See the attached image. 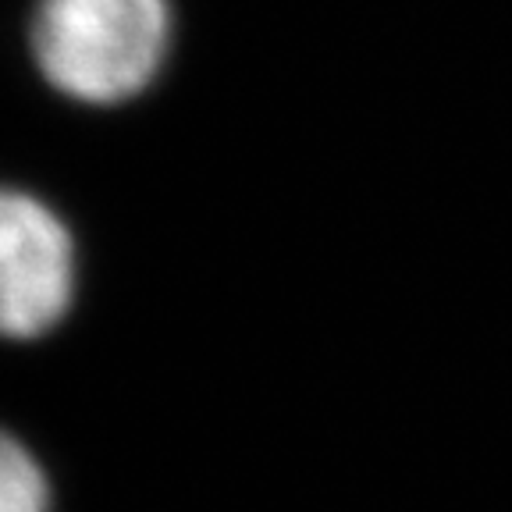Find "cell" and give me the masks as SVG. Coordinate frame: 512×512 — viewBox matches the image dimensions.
Listing matches in <instances>:
<instances>
[{"label":"cell","instance_id":"cell-1","mask_svg":"<svg viewBox=\"0 0 512 512\" xmlns=\"http://www.w3.org/2000/svg\"><path fill=\"white\" fill-rule=\"evenodd\" d=\"M29 47L40 75L79 104L139 96L171 50V0H36Z\"/></svg>","mask_w":512,"mask_h":512},{"label":"cell","instance_id":"cell-2","mask_svg":"<svg viewBox=\"0 0 512 512\" xmlns=\"http://www.w3.org/2000/svg\"><path fill=\"white\" fill-rule=\"evenodd\" d=\"M75 299V242L54 207L0 185V335L29 342L64 320Z\"/></svg>","mask_w":512,"mask_h":512},{"label":"cell","instance_id":"cell-3","mask_svg":"<svg viewBox=\"0 0 512 512\" xmlns=\"http://www.w3.org/2000/svg\"><path fill=\"white\" fill-rule=\"evenodd\" d=\"M0 512H54L47 470L8 431H0Z\"/></svg>","mask_w":512,"mask_h":512}]
</instances>
